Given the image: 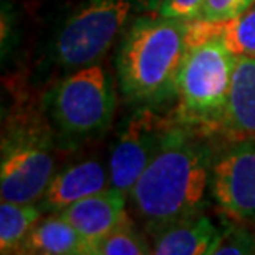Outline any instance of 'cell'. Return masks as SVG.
<instances>
[{"label":"cell","instance_id":"6da1fadb","mask_svg":"<svg viewBox=\"0 0 255 255\" xmlns=\"http://www.w3.org/2000/svg\"><path fill=\"white\" fill-rule=\"evenodd\" d=\"M214 154L202 137L169 126L161 147L129 192L132 209L152 237L202 212L211 196Z\"/></svg>","mask_w":255,"mask_h":255},{"label":"cell","instance_id":"7a4b0ae2","mask_svg":"<svg viewBox=\"0 0 255 255\" xmlns=\"http://www.w3.org/2000/svg\"><path fill=\"white\" fill-rule=\"evenodd\" d=\"M191 22L144 15L129 23L116 52V76L123 100L154 108L176 96L189 50Z\"/></svg>","mask_w":255,"mask_h":255},{"label":"cell","instance_id":"3957f363","mask_svg":"<svg viewBox=\"0 0 255 255\" xmlns=\"http://www.w3.org/2000/svg\"><path fill=\"white\" fill-rule=\"evenodd\" d=\"M43 108L58 139L68 144L95 139L103 136L113 123V81L100 63L70 71L48 90Z\"/></svg>","mask_w":255,"mask_h":255},{"label":"cell","instance_id":"277c9868","mask_svg":"<svg viewBox=\"0 0 255 255\" xmlns=\"http://www.w3.org/2000/svg\"><path fill=\"white\" fill-rule=\"evenodd\" d=\"M237 55L221 38L189 45L177 81V116L186 126L224 125Z\"/></svg>","mask_w":255,"mask_h":255},{"label":"cell","instance_id":"5b68a950","mask_svg":"<svg viewBox=\"0 0 255 255\" xmlns=\"http://www.w3.org/2000/svg\"><path fill=\"white\" fill-rule=\"evenodd\" d=\"M52 125L28 116L5 128L0 151L2 201L33 204L42 199L55 171V136Z\"/></svg>","mask_w":255,"mask_h":255},{"label":"cell","instance_id":"8992f818","mask_svg":"<svg viewBox=\"0 0 255 255\" xmlns=\"http://www.w3.org/2000/svg\"><path fill=\"white\" fill-rule=\"evenodd\" d=\"M134 0H85L71 10L50 42V62L60 71L100 63L125 32Z\"/></svg>","mask_w":255,"mask_h":255},{"label":"cell","instance_id":"52a82bcc","mask_svg":"<svg viewBox=\"0 0 255 255\" xmlns=\"http://www.w3.org/2000/svg\"><path fill=\"white\" fill-rule=\"evenodd\" d=\"M169 129L152 108L141 106L121 128L111 149L108 169L110 186L129 196L132 186L156 156Z\"/></svg>","mask_w":255,"mask_h":255},{"label":"cell","instance_id":"ba28073f","mask_svg":"<svg viewBox=\"0 0 255 255\" xmlns=\"http://www.w3.org/2000/svg\"><path fill=\"white\" fill-rule=\"evenodd\" d=\"M211 196L239 221H255V139L242 137L214 157Z\"/></svg>","mask_w":255,"mask_h":255},{"label":"cell","instance_id":"9c48e42d","mask_svg":"<svg viewBox=\"0 0 255 255\" xmlns=\"http://www.w3.org/2000/svg\"><path fill=\"white\" fill-rule=\"evenodd\" d=\"M110 182V169L98 159L71 162L55 172L42 199L37 202L43 214H60L71 204L105 191Z\"/></svg>","mask_w":255,"mask_h":255},{"label":"cell","instance_id":"30bf717a","mask_svg":"<svg viewBox=\"0 0 255 255\" xmlns=\"http://www.w3.org/2000/svg\"><path fill=\"white\" fill-rule=\"evenodd\" d=\"M126 199L128 196L125 192L110 186L105 191L71 204L63 212H60V216L86 239L91 255V247L95 242L128 221Z\"/></svg>","mask_w":255,"mask_h":255},{"label":"cell","instance_id":"8fae6325","mask_svg":"<svg viewBox=\"0 0 255 255\" xmlns=\"http://www.w3.org/2000/svg\"><path fill=\"white\" fill-rule=\"evenodd\" d=\"M229 227H222L204 212L172 224L154 236L156 255H211L216 254Z\"/></svg>","mask_w":255,"mask_h":255},{"label":"cell","instance_id":"7c38bea8","mask_svg":"<svg viewBox=\"0 0 255 255\" xmlns=\"http://www.w3.org/2000/svg\"><path fill=\"white\" fill-rule=\"evenodd\" d=\"M18 254L30 255H90L86 239L60 214L40 219L23 241Z\"/></svg>","mask_w":255,"mask_h":255},{"label":"cell","instance_id":"4fadbf2b","mask_svg":"<svg viewBox=\"0 0 255 255\" xmlns=\"http://www.w3.org/2000/svg\"><path fill=\"white\" fill-rule=\"evenodd\" d=\"M224 126L239 137L255 139V57H237Z\"/></svg>","mask_w":255,"mask_h":255},{"label":"cell","instance_id":"5bb4252c","mask_svg":"<svg viewBox=\"0 0 255 255\" xmlns=\"http://www.w3.org/2000/svg\"><path fill=\"white\" fill-rule=\"evenodd\" d=\"M212 37L221 38L237 57H255V3L227 22H191L189 45Z\"/></svg>","mask_w":255,"mask_h":255},{"label":"cell","instance_id":"9a60e30c","mask_svg":"<svg viewBox=\"0 0 255 255\" xmlns=\"http://www.w3.org/2000/svg\"><path fill=\"white\" fill-rule=\"evenodd\" d=\"M43 216L37 202L0 204V254H18L30 231Z\"/></svg>","mask_w":255,"mask_h":255},{"label":"cell","instance_id":"2e32d148","mask_svg":"<svg viewBox=\"0 0 255 255\" xmlns=\"http://www.w3.org/2000/svg\"><path fill=\"white\" fill-rule=\"evenodd\" d=\"M152 254V247L147 244L144 236L126 221L116 227L108 236L100 239L91 247V255H144Z\"/></svg>","mask_w":255,"mask_h":255},{"label":"cell","instance_id":"e0dca14e","mask_svg":"<svg viewBox=\"0 0 255 255\" xmlns=\"http://www.w3.org/2000/svg\"><path fill=\"white\" fill-rule=\"evenodd\" d=\"M255 3V0H206L202 17L207 22H227L244 13Z\"/></svg>","mask_w":255,"mask_h":255},{"label":"cell","instance_id":"ac0fdd59","mask_svg":"<svg viewBox=\"0 0 255 255\" xmlns=\"http://www.w3.org/2000/svg\"><path fill=\"white\" fill-rule=\"evenodd\" d=\"M204 5L206 0H161L157 15L182 22H196L202 17Z\"/></svg>","mask_w":255,"mask_h":255},{"label":"cell","instance_id":"d6986e66","mask_svg":"<svg viewBox=\"0 0 255 255\" xmlns=\"http://www.w3.org/2000/svg\"><path fill=\"white\" fill-rule=\"evenodd\" d=\"M216 254L221 255L255 254V236L249 231H244V229L229 227L226 237L222 239Z\"/></svg>","mask_w":255,"mask_h":255}]
</instances>
